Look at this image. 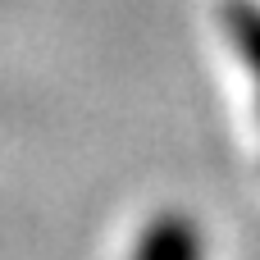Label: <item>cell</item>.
Instances as JSON below:
<instances>
[{
	"instance_id": "6da1fadb",
	"label": "cell",
	"mask_w": 260,
	"mask_h": 260,
	"mask_svg": "<svg viewBox=\"0 0 260 260\" xmlns=\"http://www.w3.org/2000/svg\"><path fill=\"white\" fill-rule=\"evenodd\" d=\"M137 260H201V242L187 219H160L146 238Z\"/></svg>"
},
{
	"instance_id": "7a4b0ae2",
	"label": "cell",
	"mask_w": 260,
	"mask_h": 260,
	"mask_svg": "<svg viewBox=\"0 0 260 260\" xmlns=\"http://www.w3.org/2000/svg\"><path fill=\"white\" fill-rule=\"evenodd\" d=\"M229 32H233V41L242 46V55L251 59V69L260 78V9L247 5V0H233L229 5Z\"/></svg>"
}]
</instances>
